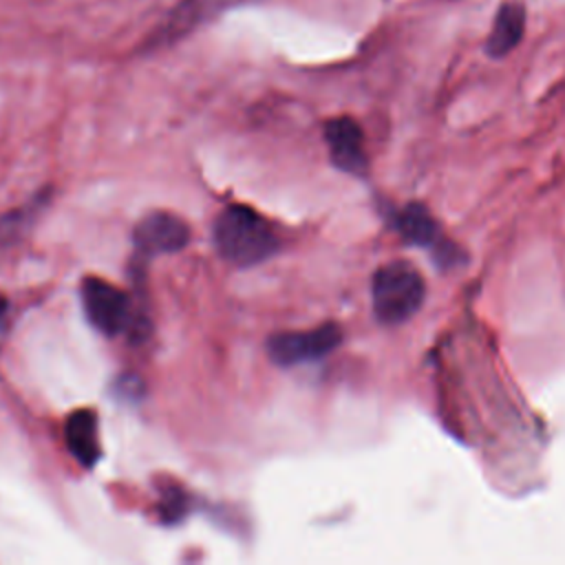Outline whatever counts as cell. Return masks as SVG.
Wrapping results in <instances>:
<instances>
[{"mask_svg": "<svg viewBox=\"0 0 565 565\" xmlns=\"http://www.w3.org/2000/svg\"><path fill=\"white\" fill-rule=\"evenodd\" d=\"M371 294L375 318L384 324H399L422 307L424 278L411 263H388L375 271Z\"/></svg>", "mask_w": 565, "mask_h": 565, "instance_id": "cell-2", "label": "cell"}, {"mask_svg": "<svg viewBox=\"0 0 565 565\" xmlns=\"http://www.w3.org/2000/svg\"><path fill=\"white\" fill-rule=\"evenodd\" d=\"M82 305L88 322L104 335H119L137 327L139 318H135L130 296L102 278L82 282Z\"/></svg>", "mask_w": 565, "mask_h": 565, "instance_id": "cell-3", "label": "cell"}, {"mask_svg": "<svg viewBox=\"0 0 565 565\" xmlns=\"http://www.w3.org/2000/svg\"><path fill=\"white\" fill-rule=\"evenodd\" d=\"M132 241L143 258L174 254L190 243V227L170 212H150L137 223Z\"/></svg>", "mask_w": 565, "mask_h": 565, "instance_id": "cell-5", "label": "cell"}, {"mask_svg": "<svg viewBox=\"0 0 565 565\" xmlns=\"http://www.w3.org/2000/svg\"><path fill=\"white\" fill-rule=\"evenodd\" d=\"M342 340V331L333 322H324L307 331H285L269 338L267 349L274 362L282 366L318 360L331 353Z\"/></svg>", "mask_w": 565, "mask_h": 565, "instance_id": "cell-4", "label": "cell"}, {"mask_svg": "<svg viewBox=\"0 0 565 565\" xmlns=\"http://www.w3.org/2000/svg\"><path fill=\"white\" fill-rule=\"evenodd\" d=\"M395 227L397 232L413 245L419 247H430V249H441V234L428 210L419 203H408L402 207L395 216Z\"/></svg>", "mask_w": 565, "mask_h": 565, "instance_id": "cell-9", "label": "cell"}, {"mask_svg": "<svg viewBox=\"0 0 565 565\" xmlns=\"http://www.w3.org/2000/svg\"><path fill=\"white\" fill-rule=\"evenodd\" d=\"M7 309H9V302H7V298L0 294V320L4 318V313H7Z\"/></svg>", "mask_w": 565, "mask_h": 565, "instance_id": "cell-11", "label": "cell"}, {"mask_svg": "<svg viewBox=\"0 0 565 565\" xmlns=\"http://www.w3.org/2000/svg\"><path fill=\"white\" fill-rule=\"evenodd\" d=\"M64 439L71 455L84 468H93L99 459V435L97 415L90 408H79L68 415L64 424Z\"/></svg>", "mask_w": 565, "mask_h": 565, "instance_id": "cell-7", "label": "cell"}, {"mask_svg": "<svg viewBox=\"0 0 565 565\" xmlns=\"http://www.w3.org/2000/svg\"><path fill=\"white\" fill-rule=\"evenodd\" d=\"M525 31V9L521 2H503L492 22V31L486 40V51L490 57L508 55Z\"/></svg>", "mask_w": 565, "mask_h": 565, "instance_id": "cell-8", "label": "cell"}, {"mask_svg": "<svg viewBox=\"0 0 565 565\" xmlns=\"http://www.w3.org/2000/svg\"><path fill=\"white\" fill-rule=\"evenodd\" d=\"M324 139L331 161L349 172L362 177L366 172V154L362 143V130L351 117H335L324 124Z\"/></svg>", "mask_w": 565, "mask_h": 565, "instance_id": "cell-6", "label": "cell"}, {"mask_svg": "<svg viewBox=\"0 0 565 565\" xmlns=\"http://www.w3.org/2000/svg\"><path fill=\"white\" fill-rule=\"evenodd\" d=\"M214 245L227 263L249 267L278 249V236L256 210L230 205L214 221Z\"/></svg>", "mask_w": 565, "mask_h": 565, "instance_id": "cell-1", "label": "cell"}, {"mask_svg": "<svg viewBox=\"0 0 565 565\" xmlns=\"http://www.w3.org/2000/svg\"><path fill=\"white\" fill-rule=\"evenodd\" d=\"M188 510V497L183 494L181 488L177 486H168L161 492V503H159V512L163 516L166 523H177Z\"/></svg>", "mask_w": 565, "mask_h": 565, "instance_id": "cell-10", "label": "cell"}]
</instances>
